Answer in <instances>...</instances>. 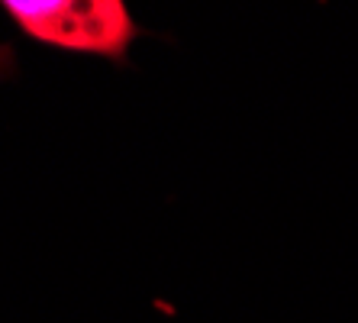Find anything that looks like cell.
<instances>
[{
    "instance_id": "cell-1",
    "label": "cell",
    "mask_w": 358,
    "mask_h": 323,
    "mask_svg": "<svg viewBox=\"0 0 358 323\" xmlns=\"http://www.w3.org/2000/svg\"><path fill=\"white\" fill-rule=\"evenodd\" d=\"M10 17L20 23V29L42 42H55L65 49L81 52H103L120 58L123 46L133 33L129 13L120 4H3Z\"/></svg>"
}]
</instances>
